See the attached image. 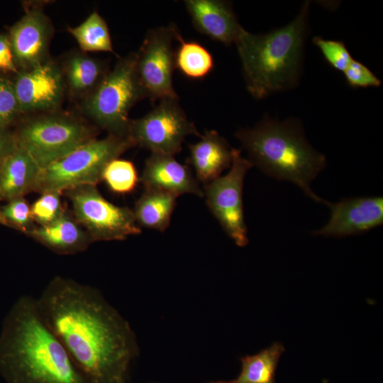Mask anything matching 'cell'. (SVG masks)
I'll return each instance as SVG.
<instances>
[{"label":"cell","instance_id":"d4e9b609","mask_svg":"<svg viewBox=\"0 0 383 383\" xmlns=\"http://www.w3.org/2000/svg\"><path fill=\"white\" fill-rule=\"evenodd\" d=\"M101 179L113 192L127 194L136 187L138 176L135 167L131 161L116 158L106 165Z\"/></svg>","mask_w":383,"mask_h":383},{"label":"cell","instance_id":"f1b7e54d","mask_svg":"<svg viewBox=\"0 0 383 383\" xmlns=\"http://www.w3.org/2000/svg\"><path fill=\"white\" fill-rule=\"evenodd\" d=\"M18 110L13 84L0 77V129L9 124Z\"/></svg>","mask_w":383,"mask_h":383},{"label":"cell","instance_id":"8fae6325","mask_svg":"<svg viewBox=\"0 0 383 383\" xmlns=\"http://www.w3.org/2000/svg\"><path fill=\"white\" fill-rule=\"evenodd\" d=\"M177 30L174 26L150 29L135 53L137 74L151 101L179 99L172 84L175 69L172 42Z\"/></svg>","mask_w":383,"mask_h":383},{"label":"cell","instance_id":"4dcf8cb0","mask_svg":"<svg viewBox=\"0 0 383 383\" xmlns=\"http://www.w3.org/2000/svg\"><path fill=\"white\" fill-rule=\"evenodd\" d=\"M0 70L4 72H16V65L9 39L0 35Z\"/></svg>","mask_w":383,"mask_h":383},{"label":"cell","instance_id":"ba28073f","mask_svg":"<svg viewBox=\"0 0 383 383\" xmlns=\"http://www.w3.org/2000/svg\"><path fill=\"white\" fill-rule=\"evenodd\" d=\"M76 221L91 242L123 240L141 233L133 210L106 200L96 186L85 185L67 191Z\"/></svg>","mask_w":383,"mask_h":383},{"label":"cell","instance_id":"277c9868","mask_svg":"<svg viewBox=\"0 0 383 383\" xmlns=\"http://www.w3.org/2000/svg\"><path fill=\"white\" fill-rule=\"evenodd\" d=\"M235 136L252 165L271 177L292 182L316 202L326 204L311 188L326 167V158L309 144L299 122L265 116L254 128L238 130Z\"/></svg>","mask_w":383,"mask_h":383},{"label":"cell","instance_id":"7402d4cb","mask_svg":"<svg viewBox=\"0 0 383 383\" xmlns=\"http://www.w3.org/2000/svg\"><path fill=\"white\" fill-rule=\"evenodd\" d=\"M176 40L179 45L174 51V65L182 74L193 79H203L213 70V58L210 52L201 44L185 41L179 30Z\"/></svg>","mask_w":383,"mask_h":383},{"label":"cell","instance_id":"9a60e30c","mask_svg":"<svg viewBox=\"0 0 383 383\" xmlns=\"http://www.w3.org/2000/svg\"><path fill=\"white\" fill-rule=\"evenodd\" d=\"M50 32L48 19L41 11H28L10 30L15 62L25 69L43 62Z\"/></svg>","mask_w":383,"mask_h":383},{"label":"cell","instance_id":"9c48e42d","mask_svg":"<svg viewBox=\"0 0 383 383\" xmlns=\"http://www.w3.org/2000/svg\"><path fill=\"white\" fill-rule=\"evenodd\" d=\"M252 166L248 159L242 157L240 150L233 148L228 172L205 184L204 190L211 212L239 247H244L249 242L244 217L243 189L245 175Z\"/></svg>","mask_w":383,"mask_h":383},{"label":"cell","instance_id":"30bf717a","mask_svg":"<svg viewBox=\"0 0 383 383\" xmlns=\"http://www.w3.org/2000/svg\"><path fill=\"white\" fill-rule=\"evenodd\" d=\"M201 137L179 104V99H165L144 116L131 121L128 136L134 145L152 152L174 155L182 150L185 138Z\"/></svg>","mask_w":383,"mask_h":383},{"label":"cell","instance_id":"52a82bcc","mask_svg":"<svg viewBox=\"0 0 383 383\" xmlns=\"http://www.w3.org/2000/svg\"><path fill=\"white\" fill-rule=\"evenodd\" d=\"M15 139L42 170L94 138L81 122L53 116L26 123Z\"/></svg>","mask_w":383,"mask_h":383},{"label":"cell","instance_id":"5b68a950","mask_svg":"<svg viewBox=\"0 0 383 383\" xmlns=\"http://www.w3.org/2000/svg\"><path fill=\"white\" fill-rule=\"evenodd\" d=\"M134 145L129 136L92 139L40 170L35 191H63L96 184L106 165Z\"/></svg>","mask_w":383,"mask_h":383},{"label":"cell","instance_id":"ac0fdd59","mask_svg":"<svg viewBox=\"0 0 383 383\" xmlns=\"http://www.w3.org/2000/svg\"><path fill=\"white\" fill-rule=\"evenodd\" d=\"M41 169L17 143L0 165V199L7 201L35 188Z\"/></svg>","mask_w":383,"mask_h":383},{"label":"cell","instance_id":"d6a6232c","mask_svg":"<svg viewBox=\"0 0 383 383\" xmlns=\"http://www.w3.org/2000/svg\"><path fill=\"white\" fill-rule=\"evenodd\" d=\"M0 224L4 225V226H8V223H7L6 221L5 220L2 213L1 211V209H0Z\"/></svg>","mask_w":383,"mask_h":383},{"label":"cell","instance_id":"44dd1931","mask_svg":"<svg viewBox=\"0 0 383 383\" xmlns=\"http://www.w3.org/2000/svg\"><path fill=\"white\" fill-rule=\"evenodd\" d=\"M284 350L281 343L274 342L256 354L240 357L241 371L235 379L209 383H277L276 372Z\"/></svg>","mask_w":383,"mask_h":383},{"label":"cell","instance_id":"8992f818","mask_svg":"<svg viewBox=\"0 0 383 383\" xmlns=\"http://www.w3.org/2000/svg\"><path fill=\"white\" fill-rule=\"evenodd\" d=\"M145 93L136 70V55L120 60L86 101L87 113L111 134L128 136L131 107Z\"/></svg>","mask_w":383,"mask_h":383},{"label":"cell","instance_id":"5bb4252c","mask_svg":"<svg viewBox=\"0 0 383 383\" xmlns=\"http://www.w3.org/2000/svg\"><path fill=\"white\" fill-rule=\"evenodd\" d=\"M140 179L145 189L160 190L176 196L184 194L204 196V191L189 167L179 162L173 155L152 152L145 162Z\"/></svg>","mask_w":383,"mask_h":383},{"label":"cell","instance_id":"7a4b0ae2","mask_svg":"<svg viewBox=\"0 0 383 383\" xmlns=\"http://www.w3.org/2000/svg\"><path fill=\"white\" fill-rule=\"evenodd\" d=\"M0 374L6 383H93L48 328L30 295L21 296L3 321Z\"/></svg>","mask_w":383,"mask_h":383},{"label":"cell","instance_id":"cb8c5ba5","mask_svg":"<svg viewBox=\"0 0 383 383\" xmlns=\"http://www.w3.org/2000/svg\"><path fill=\"white\" fill-rule=\"evenodd\" d=\"M106 74L101 62L83 55L72 56L66 65L68 84L77 92L96 88Z\"/></svg>","mask_w":383,"mask_h":383},{"label":"cell","instance_id":"2e32d148","mask_svg":"<svg viewBox=\"0 0 383 383\" xmlns=\"http://www.w3.org/2000/svg\"><path fill=\"white\" fill-rule=\"evenodd\" d=\"M184 4L199 32L226 45L235 43L243 27L230 3L221 0H186Z\"/></svg>","mask_w":383,"mask_h":383},{"label":"cell","instance_id":"d6986e66","mask_svg":"<svg viewBox=\"0 0 383 383\" xmlns=\"http://www.w3.org/2000/svg\"><path fill=\"white\" fill-rule=\"evenodd\" d=\"M27 235L60 254L81 252L91 242L76 219L65 212L48 225L35 227Z\"/></svg>","mask_w":383,"mask_h":383},{"label":"cell","instance_id":"603a6c76","mask_svg":"<svg viewBox=\"0 0 383 383\" xmlns=\"http://www.w3.org/2000/svg\"><path fill=\"white\" fill-rule=\"evenodd\" d=\"M81 49L86 52H113L106 23L97 13H91L81 24L69 28Z\"/></svg>","mask_w":383,"mask_h":383},{"label":"cell","instance_id":"83f0119b","mask_svg":"<svg viewBox=\"0 0 383 383\" xmlns=\"http://www.w3.org/2000/svg\"><path fill=\"white\" fill-rule=\"evenodd\" d=\"M325 60L334 69L344 72L353 60L349 51L341 41L326 40L319 36L313 39Z\"/></svg>","mask_w":383,"mask_h":383},{"label":"cell","instance_id":"4316f807","mask_svg":"<svg viewBox=\"0 0 383 383\" xmlns=\"http://www.w3.org/2000/svg\"><path fill=\"white\" fill-rule=\"evenodd\" d=\"M0 209L9 226L14 227L26 234L35 227L30 206L23 197L10 200Z\"/></svg>","mask_w":383,"mask_h":383},{"label":"cell","instance_id":"4fadbf2b","mask_svg":"<svg viewBox=\"0 0 383 383\" xmlns=\"http://www.w3.org/2000/svg\"><path fill=\"white\" fill-rule=\"evenodd\" d=\"M13 84L19 111L53 109L63 94L62 73L56 65L48 62L20 72Z\"/></svg>","mask_w":383,"mask_h":383},{"label":"cell","instance_id":"1f68e13d","mask_svg":"<svg viewBox=\"0 0 383 383\" xmlns=\"http://www.w3.org/2000/svg\"><path fill=\"white\" fill-rule=\"evenodd\" d=\"M16 145L15 138L6 133L4 129H0V165Z\"/></svg>","mask_w":383,"mask_h":383},{"label":"cell","instance_id":"ffe728a7","mask_svg":"<svg viewBox=\"0 0 383 383\" xmlns=\"http://www.w3.org/2000/svg\"><path fill=\"white\" fill-rule=\"evenodd\" d=\"M177 198L168 192L145 189L133 210L138 226L165 231L170 225Z\"/></svg>","mask_w":383,"mask_h":383},{"label":"cell","instance_id":"3957f363","mask_svg":"<svg viewBox=\"0 0 383 383\" xmlns=\"http://www.w3.org/2000/svg\"><path fill=\"white\" fill-rule=\"evenodd\" d=\"M309 3L287 26L253 34L243 28L235 44L249 93L256 99L293 88L301 74Z\"/></svg>","mask_w":383,"mask_h":383},{"label":"cell","instance_id":"6da1fadb","mask_svg":"<svg viewBox=\"0 0 383 383\" xmlns=\"http://www.w3.org/2000/svg\"><path fill=\"white\" fill-rule=\"evenodd\" d=\"M35 302L48 328L93 383H127L139 352L135 335L99 289L57 276Z\"/></svg>","mask_w":383,"mask_h":383},{"label":"cell","instance_id":"7c38bea8","mask_svg":"<svg viewBox=\"0 0 383 383\" xmlns=\"http://www.w3.org/2000/svg\"><path fill=\"white\" fill-rule=\"evenodd\" d=\"M331 211L328 222L314 231V235L343 238L367 232L383 224V198H344L336 203L327 201Z\"/></svg>","mask_w":383,"mask_h":383},{"label":"cell","instance_id":"484cf974","mask_svg":"<svg viewBox=\"0 0 383 383\" xmlns=\"http://www.w3.org/2000/svg\"><path fill=\"white\" fill-rule=\"evenodd\" d=\"M30 209L33 221L39 226L48 225L65 213L61 203L60 193L55 192L42 193V195L32 204Z\"/></svg>","mask_w":383,"mask_h":383},{"label":"cell","instance_id":"e0dca14e","mask_svg":"<svg viewBox=\"0 0 383 383\" xmlns=\"http://www.w3.org/2000/svg\"><path fill=\"white\" fill-rule=\"evenodd\" d=\"M200 138L189 145V162L197 180L206 184L231 167L233 148L216 131H207Z\"/></svg>","mask_w":383,"mask_h":383},{"label":"cell","instance_id":"f546056e","mask_svg":"<svg viewBox=\"0 0 383 383\" xmlns=\"http://www.w3.org/2000/svg\"><path fill=\"white\" fill-rule=\"evenodd\" d=\"M346 82L353 88L379 87L381 81L363 64L353 59L343 72Z\"/></svg>","mask_w":383,"mask_h":383}]
</instances>
